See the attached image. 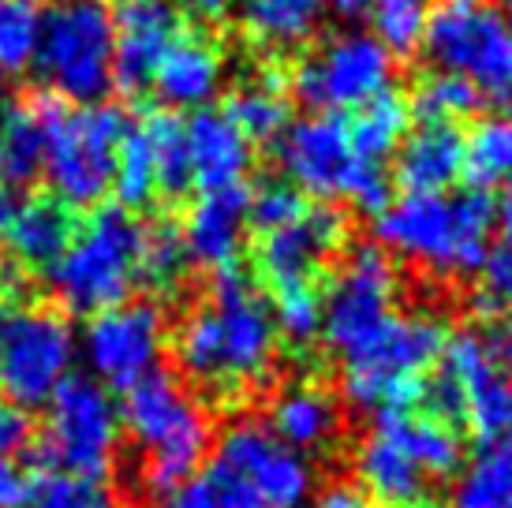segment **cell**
I'll return each instance as SVG.
<instances>
[{
    "mask_svg": "<svg viewBox=\"0 0 512 508\" xmlns=\"http://www.w3.org/2000/svg\"><path fill=\"white\" fill-rule=\"evenodd\" d=\"M277 344L270 303L236 266L214 273L206 299L195 303L172 333L180 374L214 396H240L266 385Z\"/></svg>",
    "mask_w": 512,
    "mask_h": 508,
    "instance_id": "obj_1",
    "label": "cell"
},
{
    "mask_svg": "<svg viewBox=\"0 0 512 508\" xmlns=\"http://www.w3.org/2000/svg\"><path fill=\"white\" fill-rule=\"evenodd\" d=\"M494 202L486 191L400 195L374 213V247L434 277H475L490 258Z\"/></svg>",
    "mask_w": 512,
    "mask_h": 508,
    "instance_id": "obj_2",
    "label": "cell"
},
{
    "mask_svg": "<svg viewBox=\"0 0 512 508\" xmlns=\"http://www.w3.org/2000/svg\"><path fill=\"white\" fill-rule=\"evenodd\" d=\"M120 423L139 452V482L154 501L184 486L214 445L210 408L191 385L161 370L124 393Z\"/></svg>",
    "mask_w": 512,
    "mask_h": 508,
    "instance_id": "obj_3",
    "label": "cell"
},
{
    "mask_svg": "<svg viewBox=\"0 0 512 508\" xmlns=\"http://www.w3.org/2000/svg\"><path fill=\"white\" fill-rule=\"evenodd\" d=\"M143 221L124 206H98L83 225H75L72 240L53 266L45 269L49 296L64 311L94 314L128 303L143 284Z\"/></svg>",
    "mask_w": 512,
    "mask_h": 508,
    "instance_id": "obj_4",
    "label": "cell"
},
{
    "mask_svg": "<svg viewBox=\"0 0 512 508\" xmlns=\"http://www.w3.org/2000/svg\"><path fill=\"white\" fill-rule=\"evenodd\" d=\"M449 329L438 314H393L378 337L341 359V389L348 404L370 415L415 408L438 370Z\"/></svg>",
    "mask_w": 512,
    "mask_h": 508,
    "instance_id": "obj_5",
    "label": "cell"
},
{
    "mask_svg": "<svg viewBox=\"0 0 512 508\" xmlns=\"http://www.w3.org/2000/svg\"><path fill=\"white\" fill-rule=\"evenodd\" d=\"M277 165L285 184L326 206L341 198L374 217L393 198V184L382 165H367L356 157L344 116L311 113L292 120L285 135L277 139Z\"/></svg>",
    "mask_w": 512,
    "mask_h": 508,
    "instance_id": "obj_6",
    "label": "cell"
},
{
    "mask_svg": "<svg viewBox=\"0 0 512 508\" xmlns=\"http://www.w3.org/2000/svg\"><path fill=\"white\" fill-rule=\"evenodd\" d=\"M34 71L64 105H101L113 90L109 0H57L45 8Z\"/></svg>",
    "mask_w": 512,
    "mask_h": 508,
    "instance_id": "obj_7",
    "label": "cell"
},
{
    "mask_svg": "<svg viewBox=\"0 0 512 508\" xmlns=\"http://www.w3.org/2000/svg\"><path fill=\"white\" fill-rule=\"evenodd\" d=\"M423 400L445 423H468L483 445L512 441V378L501 370L490 337L475 329L449 333Z\"/></svg>",
    "mask_w": 512,
    "mask_h": 508,
    "instance_id": "obj_8",
    "label": "cell"
},
{
    "mask_svg": "<svg viewBox=\"0 0 512 508\" xmlns=\"http://www.w3.org/2000/svg\"><path fill=\"white\" fill-rule=\"evenodd\" d=\"M75 359L79 337L64 314L19 299L0 307V393L12 408H45L75 374Z\"/></svg>",
    "mask_w": 512,
    "mask_h": 508,
    "instance_id": "obj_9",
    "label": "cell"
},
{
    "mask_svg": "<svg viewBox=\"0 0 512 508\" xmlns=\"http://www.w3.org/2000/svg\"><path fill=\"white\" fill-rule=\"evenodd\" d=\"M423 53L434 71L468 79L483 98L512 94V15L494 0H438Z\"/></svg>",
    "mask_w": 512,
    "mask_h": 508,
    "instance_id": "obj_10",
    "label": "cell"
},
{
    "mask_svg": "<svg viewBox=\"0 0 512 508\" xmlns=\"http://www.w3.org/2000/svg\"><path fill=\"white\" fill-rule=\"evenodd\" d=\"M124 131L128 120L116 105H64L49 127L42 165L53 198L68 210H98L101 198L113 191L116 150Z\"/></svg>",
    "mask_w": 512,
    "mask_h": 508,
    "instance_id": "obj_11",
    "label": "cell"
},
{
    "mask_svg": "<svg viewBox=\"0 0 512 508\" xmlns=\"http://www.w3.org/2000/svg\"><path fill=\"white\" fill-rule=\"evenodd\" d=\"M120 438H124V423H120V404L113 400V393L86 374H72L45 404L38 456H42V467L101 482L113 471Z\"/></svg>",
    "mask_w": 512,
    "mask_h": 508,
    "instance_id": "obj_12",
    "label": "cell"
},
{
    "mask_svg": "<svg viewBox=\"0 0 512 508\" xmlns=\"http://www.w3.org/2000/svg\"><path fill=\"white\" fill-rule=\"evenodd\" d=\"M397 299L400 273L382 247L363 243L348 251L322 296V340L341 359L352 355L382 333L385 322L397 314Z\"/></svg>",
    "mask_w": 512,
    "mask_h": 508,
    "instance_id": "obj_13",
    "label": "cell"
},
{
    "mask_svg": "<svg viewBox=\"0 0 512 508\" xmlns=\"http://www.w3.org/2000/svg\"><path fill=\"white\" fill-rule=\"evenodd\" d=\"M292 90L311 113H356L363 101L393 90V57L370 30H341L299 64Z\"/></svg>",
    "mask_w": 512,
    "mask_h": 508,
    "instance_id": "obj_14",
    "label": "cell"
},
{
    "mask_svg": "<svg viewBox=\"0 0 512 508\" xmlns=\"http://www.w3.org/2000/svg\"><path fill=\"white\" fill-rule=\"evenodd\" d=\"M90 378L109 393H128L131 385L150 378L165 352V314L150 299H128L120 307L86 318L79 337Z\"/></svg>",
    "mask_w": 512,
    "mask_h": 508,
    "instance_id": "obj_15",
    "label": "cell"
},
{
    "mask_svg": "<svg viewBox=\"0 0 512 508\" xmlns=\"http://www.w3.org/2000/svg\"><path fill=\"white\" fill-rule=\"evenodd\" d=\"M214 460L228 467L262 508H303L311 501L314 471L307 456L273 438L266 423L236 419L217 438Z\"/></svg>",
    "mask_w": 512,
    "mask_h": 508,
    "instance_id": "obj_16",
    "label": "cell"
},
{
    "mask_svg": "<svg viewBox=\"0 0 512 508\" xmlns=\"http://www.w3.org/2000/svg\"><path fill=\"white\" fill-rule=\"evenodd\" d=\"M344 247V217L326 202H311L296 221L258 232L255 273L270 292L314 288L326 266Z\"/></svg>",
    "mask_w": 512,
    "mask_h": 508,
    "instance_id": "obj_17",
    "label": "cell"
},
{
    "mask_svg": "<svg viewBox=\"0 0 512 508\" xmlns=\"http://www.w3.org/2000/svg\"><path fill=\"white\" fill-rule=\"evenodd\" d=\"M113 90L139 98L154 86L161 60L184 34L172 0H113Z\"/></svg>",
    "mask_w": 512,
    "mask_h": 508,
    "instance_id": "obj_18",
    "label": "cell"
},
{
    "mask_svg": "<svg viewBox=\"0 0 512 508\" xmlns=\"http://www.w3.org/2000/svg\"><path fill=\"white\" fill-rule=\"evenodd\" d=\"M247 206H251V191L243 184L221 187V191H202L187 206L180 236H184L191 266L221 273V269H232L240 262L243 232L251 228Z\"/></svg>",
    "mask_w": 512,
    "mask_h": 508,
    "instance_id": "obj_19",
    "label": "cell"
},
{
    "mask_svg": "<svg viewBox=\"0 0 512 508\" xmlns=\"http://www.w3.org/2000/svg\"><path fill=\"white\" fill-rule=\"evenodd\" d=\"M228 75V60L221 45L206 34H180V42L172 45L161 68L154 75V86L161 105L169 113H199L210 109L214 98L221 94Z\"/></svg>",
    "mask_w": 512,
    "mask_h": 508,
    "instance_id": "obj_20",
    "label": "cell"
},
{
    "mask_svg": "<svg viewBox=\"0 0 512 508\" xmlns=\"http://www.w3.org/2000/svg\"><path fill=\"white\" fill-rule=\"evenodd\" d=\"M72 232H75L72 210L64 202H57L53 195L23 198L0 221V240H4L8 262L19 266L23 273L27 269L45 273L64 254Z\"/></svg>",
    "mask_w": 512,
    "mask_h": 508,
    "instance_id": "obj_21",
    "label": "cell"
},
{
    "mask_svg": "<svg viewBox=\"0 0 512 508\" xmlns=\"http://www.w3.org/2000/svg\"><path fill=\"white\" fill-rule=\"evenodd\" d=\"M352 475L359 482V494H367L374 505L382 508H419L430 490L427 475L415 467L412 456L400 449L382 426H374L356 445Z\"/></svg>",
    "mask_w": 512,
    "mask_h": 508,
    "instance_id": "obj_22",
    "label": "cell"
},
{
    "mask_svg": "<svg viewBox=\"0 0 512 508\" xmlns=\"http://www.w3.org/2000/svg\"><path fill=\"white\" fill-rule=\"evenodd\" d=\"M187 135V161H191V180L202 191H221V187H240L243 176L251 172V142L232 127L221 109H199L184 120Z\"/></svg>",
    "mask_w": 512,
    "mask_h": 508,
    "instance_id": "obj_23",
    "label": "cell"
},
{
    "mask_svg": "<svg viewBox=\"0 0 512 508\" xmlns=\"http://www.w3.org/2000/svg\"><path fill=\"white\" fill-rule=\"evenodd\" d=\"M393 157V180L404 195H445L464 180V135L449 124H419Z\"/></svg>",
    "mask_w": 512,
    "mask_h": 508,
    "instance_id": "obj_24",
    "label": "cell"
},
{
    "mask_svg": "<svg viewBox=\"0 0 512 508\" xmlns=\"http://www.w3.org/2000/svg\"><path fill=\"white\" fill-rule=\"evenodd\" d=\"M270 434L296 452H318L341 434V404L314 381H292L270 404Z\"/></svg>",
    "mask_w": 512,
    "mask_h": 508,
    "instance_id": "obj_25",
    "label": "cell"
},
{
    "mask_svg": "<svg viewBox=\"0 0 512 508\" xmlns=\"http://www.w3.org/2000/svg\"><path fill=\"white\" fill-rule=\"evenodd\" d=\"M236 15L255 49L285 57L318 38L326 0H236Z\"/></svg>",
    "mask_w": 512,
    "mask_h": 508,
    "instance_id": "obj_26",
    "label": "cell"
},
{
    "mask_svg": "<svg viewBox=\"0 0 512 508\" xmlns=\"http://www.w3.org/2000/svg\"><path fill=\"white\" fill-rule=\"evenodd\" d=\"M374 426H382L389 438L397 441L400 449L415 460V467L434 479H453L456 471L464 467V438L453 423L438 419L434 411H385L374 415Z\"/></svg>",
    "mask_w": 512,
    "mask_h": 508,
    "instance_id": "obj_27",
    "label": "cell"
},
{
    "mask_svg": "<svg viewBox=\"0 0 512 508\" xmlns=\"http://www.w3.org/2000/svg\"><path fill=\"white\" fill-rule=\"evenodd\" d=\"M64 109V101L53 94H30L19 105L4 109V124H0V161H4V176L8 184H30L42 176L45 165V142H49V127Z\"/></svg>",
    "mask_w": 512,
    "mask_h": 508,
    "instance_id": "obj_28",
    "label": "cell"
},
{
    "mask_svg": "<svg viewBox=\"0 0 512 508\" xmlns=\"http://www.w3.org/2000/svg\"><path fill=\"white\" fill-rule=\"evenodd\" d=\"M221 113L232 120V127L240 131L243 139L251 142H273L288 131L292 124V109H288V94H285V79L277 71H262L228 98V105Z\"/></svg>",
    "mask_w": 512,
    "mask_h": 508,
    "instance_id": "obj_29",
    "label": "cell"
},
{
    "mask_svg": "<svg viewBox=\"0 0 512 508\" xmlns=\"http://www.w3.org/2000/svg\"><path fill=\"white\" fill-rule=\"evenodd\" d=\"M344 124H348V142H352L359 161L382 165L385 157L397 154L400 142L408 139V131H412V109H408L404 94L382 90L378 98L363 101Z\"/></svg>",
    "mask_w": 512,
    "mask_h": 508,
    "instance_id": "obj_30",
    "label": "cell"
},
{
    "mask_svg": "<svg viewBox=\"0 0 512 508\" xmlns=\"http://www.w3.org/2000/svg\"><path fill=\"white\" fill-rule=\"evenodd\" d=\"M449 508H512V441L483 445L456 471Z\"/></svg>",
    "mask_w": 512,
    "mask_h": 508,
    "instance_id": "obj_31",
    "label": "cell"
},
{
    "mask_svg": "<svg viewBox=\"0 0 512 508\" xmlns=\"http://www.w3.org/2000/svg\"><path fill=\"white\" fill-rule=\"evenodd\" d=\"M464 180L471 191L512 184V116H483L464 135Z\"/></svg>",
    "mask_w": 512,
    "mask_h": 508,
    "instance_id": "obj_32",
    "label": "cell"
},
{
    "mask_svg": "<svg viewBox=\"0 0 512 508\" xmlns=\"http://www.w3.org/2000/svg\"><path fill=\"white\" fill-rule=\"evenodd\" d=\"M135 124H139L146 146H150V157H154L157 195L180 198L187 187L195 184V180H191V161H187L184 116L169 113V109H157V113L139 116Z\"/></svg>",
    "mask_w": 512,
    "mask_h": 508,
    "instance_id": "obj_33",
    "label": "cell"
},
{
    "mask_svg": "<svg viewBox=\"0 0 512 508\" xmlns=\"http://www.w3.org/2000/svg\"><path fill=\"white\" fill-rule=\"evenodd\" d=\"M479 105H483V94L468 79L449 75V71H430V75H423L412 90V101H408V109H412V116H419V124H449V127L475 116Z\"/></svg>",
    "mask_w": 512,
    "mask_h": 508,
    "instance_id": "obj_34",
    "label": "cell"
},
{
    "mask_svg": "<svg viewBox=\"0 0 512 508\" xmlns=\"http://www.w3.org/2000/svg\"><path fill=\"white\" fill-rule=\"evenodd\" d=\"M438 0H374L370 4V34L389 57H412L423 49L430 12Z\"/></svg>",
    "mask_w": 512,
    "mask_h": 508,
    "instance_id": "obj_35",
    "label": "cell"
},
{
    "mask_svg": "<svg viewBox=\"0 0 512 508\" xmlns=\"http://www.w3.org/2000/svg\"><path fill=\"white\" fill-rule=\"evenodd\" d=\"M42 19V0H0V75L15 79L34 71Z\"/></svg>",
    "mask_w": 512,
    "mask_h": 508,
    "instance_id": "obj_36",
    "label": "cell"
},
{
    "mask_svg": "<svg viewBox=\"0 0 512 508\" xmlns=\"http://www.w3.org/2000/svg\"><path fill=\"white\" fill-rule=\"evenodd\" d=\"M154 508H262L258 497L243 486L228 467H221L217 460L206 464L172 494L157 497Z\"/></svg>",
    "mask_w": 512,
    "mask_h": 508,
    "instance_id": "obj_37",
    "label": "cell"
},
{
    "mask_svg": "<svg viewBox=\"0 0 512 508\" xmlns=\"http://www.w3.org/2000/svg\"><path fill=\"white\" fill-rule=\"evenodd\" d=\"M187 266H191V258H187L180 225H172V221L143 225V258H139V277H143L146 288H154V292H176L180 281H184Z\"/></svg>",
    "mask_w": 512,
    "mask_h": 508,
    "instance_id": "obj_38",
    "label": "cell"
},
{
    "mask_svg": "<svg viewBox=\"0 0 512 508\" xmlns=\"http://www.w3.org/2000/svg\"><path fill=\"white\" fill-rule=\"evenodd\" d=\"M113 195L120 198L124 210H143L157 198V172L154 157L146 146L139 124H128L120 150H116V169H113Z\"/></svg>",
    "mask_w": 512,
    "mask_h": 508,
    "instance_id": "obj_39",
    "label": "cell"
},
{
    "mask_svg": "<svg viewBox=\"0 0 512 508\" xmlns=\"http://www.w3.org/2000/svg\"><path fill=\"white\" fill-rule=\"evenodd\" d=\"M277 340H285L292 352H311L322 340V296L314 288H285L270 299Z\"/></svg>",
    "mask_w": 512,
    "mask_h": 508,
    "instance_id": "obj_40",
    "label": "cell"
},
{
    "mask_svg": "<svg viewBox=\"0 0 512 508\" xmlns=\"http://www.w3.org/2000/svg\"><path fill=\"white\" fill-rule=\"evenodd\" d=\"M109 505L101 497V486L57 467H42L38 475L27 479V494H23V508H101Z\"/></svg>",
    "mask_w": 512,
    "mask_h": 508,
    "instance_id": "obj_41",
    "label": "cell"
},
{
    "mask_svg": "<svg viewBox=\"0 0 512 508\" xmlns=\"http://www.w3.org/2000/svg\"><path fill=\"white\" fill-rule=\"evenodd\" d=\"M307 206H311V198L299 195L292 184H285V180H270V184H262L258 191H251L247 221H251V228H255V236H258V232H273V228L296 221Z\"/></svg>",
    "mask_w": 512,
    "mask_h": 508,
    "instance_id": "obj_42",
    "label": "cell"
},
{
    "mask_svg": "<svg viewBox=\"0 0 512 508\" xmlns=\"http://www.w3.org/2000/svg\"><path fill=\"white\" fill-rule=\"evenodd\" d=\"M479 307L512 314V243H501L498 251H490V258H486Z\"/></svg>",
    "mask_w": 512,
    "mask_h": 508,
    "instance_id": "obj_43",
    "label": "cell"
},
{
    "mask_svg": "<svg viewBox=\"0 0 512 508\" xmlns=\"http://www.w3.org/2000/svg\"><path fill=\"white\" fill-rule=\"evenodd\" d=\"M30 419L12 404H0V464H15L30 449Z\"/></svg>",
    "mask_w": 512,
    "mask_h": 508,
    "instance_id": "obj_44",
    "label": "cell"
},
{
    "mask_svg": "<svg viewBox=\"0 0 512 508\" xmlns=\"http://www.w3.org/2000/svg\"><path fill=\"white\" fill-rule=\"evenodd\" d=\"M172 4H176L180 15H191V19H202V23H221L236 8V0H172Z\"/></svg>",
    "mask_w": 512,
    "mask_h": 508,
    "instance_id": "obj_45",
    "label": "cell"
},
{
    "mask_svg": "<svg viewBox=\"0 0 512 508\" xmlns=\"http://www.w3.org/2000/svg\"><path fill=\"white\" fill-rule=\"evenodd\" d=\"M314 508H382V505H374L367 494H359L356 486H329V490L318 494Z\"/></svg>",
    "mask_w": 512,
    "mask_h": 508,
    "instance_id": "obj_46",
    "label": "cell"
},
{
    "mask_svg": "<svg viewBox=\"0 0 512 508\" xmlns=\"http://www.w3.org/2000/svg\"><path fill=\"white\" fill-rule=\"evenodd\" d=\"M27 479L19 475L15 464H0V508H23Z\"/></svg>",
    "mask_w": 512,
    "mask_h": 508,
    "instance_id": "obj_47",
    "label": "cell"
},
{
    "mask_svg": "<svg viewBox=\"0 0 512 508\" xmlns=\"http://www.w3.org/2000/svg\"><path fill=\"white\" fill-rule=\"evenodd\" d=\"M370 4L374 0H326V12H333L341 23H359L370 15Z\"/></svg>",
    "mask_w": 512,
    "mask_h": 508,
    "instance_id": "obj_48",
    "label": "cell"
},
{
    "mask_svg": "<svg viewBox=\"0 0 512 508\" xmlns=\"http://www.w3.org/2000/svg\"><path fill=\"white\" fill-rule=\"evenodd\" d=\"M494 228H498L501 243H512V184L501 187V198L494 202Z\"/></svg>",
    "mask_w": 512,
    "mask_h": 508,
    "instance_id": "obj_49",
    "label": "cell"
},
{
    "mask_svg": "<svg viewBox=\"0 0 512 508\" xmlns=\"http://www.w3.org/2000/svg\"><path fill=\"white\" fill-rule=\"evenodd\" d=\"M0 124H4V105H0ZM12 210V184H8V176H4V161H0V221H4V213Z\"/></svg>",
    "mask_w": 512,
    "mask_h": 508,
    "instance_id": "obj_50",
    "label": "cell"
},
{
    "mask_svg": "<svg viewBox=\"0 0 512 508\" xmlns=\"http://www.w3.org/2000/svg\"><path fill=\"white\" fill-rule=\"evenodd\" d=\"M494 4H501V8H505V12L512 15V0H494Z\"/></svg>",
    "mask_w": 512,
    "mask_h": 508,
    "instance_id": "obj_51",
    "label": "cell"
},
{
    "mask_svg": "<svg viewBox=\"0 0 512 508\" xmlns=\"http://www.w3.org/2000/svg\"><path fill=\"white\" fill-rule=\"evenodd\" d=\"M101 508H113V505H101Z\"/></svg>",
    "mask_w": 512,
    "mask_h": 508,
    "instance_id": "obj_52",
    "label": "cell"
},
{
    "mask_svg": "<svg viewBox=\"0 0 512 508\" xmlns=\"http://www.w3.org/2000/svg\"><path fill=\"white\" fill-rule=\"evenodd\" d=\"M509 101H512V94H509Z\"/></svg>",
    "mask_w": 512,
    "mask_h": 508,
    "instance_id": "obj_53",
    "label": "cell"
}]
</instances>
